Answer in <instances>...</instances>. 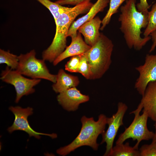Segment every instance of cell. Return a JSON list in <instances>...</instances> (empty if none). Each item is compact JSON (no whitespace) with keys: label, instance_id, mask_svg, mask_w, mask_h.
Returning <instances> with one entry per match:
<instances>
[{"label":"cell","instance_id":"1","mask_svg":"<svg viewBox=\"0 0 156 156\" xmlns=\"http://www.w3.org/2000/svg\"><path fill=\"white\" fill-rule=\"evenodd\" d=\"M136 0H127L120 7L121 13L118 21L120 29L123 34L129 49L140 51L151 39L149 36L141 37V29L146 28L148 24V12L142 13L137 10Z\"/></svg>","mask_w":156,"mask_h":156},{"label":"cell","instance_id":"2","mask_svg":"<svg viewBox=\"0 0 156 156\" xmlns=\"http://www.w3.org/2000/svg\"><path fill=\"white\" fill-rule=\"evenodd\" d=\"M90 0H87L62 12L55 22V34L49 46L42 53V59L50 62L54 60L66 47L67 35L75 19L79 15L87 13L93 5Z\"/></svg>","mask_w":156,"mask_h":156},{"label":"cell","instance_id":"3","mask_svg":"<svg viewBox=\"0 0 156 156\" xmlns=\"http://www.w3.org/2000/svg\"><path fill=\"white\" fill-rule=\"evenodd\" d=\"M107 118L104 114H101L95 121L93 117L83 116L81 119V127L78 135L71 143L57 149V153L65 156L83 146H88L97 150L99 145L97 142V138L105 131Z\"/></svg>","mask_w":156,"mask_h":156},{"label":"cell","instance_id":"4","mask_svg":"<svg viewBox=\"0 0 156 156\" xmlns=\"http://www.w3.org/2000/svg\"><path fill=\"white\" fill-rule=\"evenodd\" d=\"M114 46L112 40L101 33L96 42L85 53L90 69V79L100 78L109 69Z\"/></svg>","mask_w":156,"mask_h":156},{"label":"cell","instance_id":"5","mask_svg":"<svg viewBox=\"0 0 156 156\" xmlns=\"http://www.w3.org/2000/svg\"><path fill=\"white\" fill-rule=\"evenodd\" d=\"M142 109L138 105L136 109L130 113L134 114V119L130 125L125 128L124 131L119 135L116 144L124 143L127 140L131 138L134 141H137L133 147L138 150L139 144L142 140L152 139L154 133L150 131L148 128L147 122L148 117L147 113L143 111V113L140 115Z\"/></svg>","mask_w":156,"mask_h":156},{"label":"cell","instance_id":"6","mask_svg":"<svg viewBox=\"0 0 156 156\" xmlns=\"http://www.w3.org/2000/svg\"><path fill=\"white\" fill-rule=\"evenodd\" d=\"M36 55L35 51L32 50L26 54L18 56L19 63L16 70L31 79H43L55 83L56 75L50 73L45 60L37 58Z\"/></svg>","mask_w":156,"mask_h":156},{"label":"cell","instance_id":"7","mask_svg":"<svg viewBox=\"0 0 156 156\" xmlns=\"http://www.w3.org/2000/svg\"><path fill=\"white\" fill-rule=\"evenodd\" d=\"M1 79L14 87L16 92L15 100L18 102L24 95H27L34 92V87L41 81V79H29L23 76L16 70H13L7 66L1 73Z\"/></svg>","mask_w":156,"mask_h":156},{"label":"cell","instance_id":"8","mask_svg":"<svg viewBox=\"0 0 156 156\" xmlns=\"http://www.w3.org/2000/svg\"><path fill=\"white\" fill-rule=\"evenodd\" d=\"M128 109L127 105L120 102L117 104L116 112L110 117L107 118L108 128L102 134V140L101 144H106V150L104 156H110L114 139L120 127L123 125V119Z\"/></svg>","mask_w":156,"mask_h":156},{"label":"cell","instance_id":"9","mask_svg":"<svg viewBox=\"0 0 156 156\" xmlns=\"http://www.w3.org/2000/svg\"><path fill=\"white\" fill-rule=\"evenodd\" d=\"M9 109L15 116L13 124L8 129V131L10 133L16 130H21L27 133L29 137L33 136L38 139L40 138L41 135L48 136L52 139L57 137V135L55 133L47 134L38 132L31 128L29 124L27 118L33 113L32 108L28 107L23 108L19 106H11Z\"/></svg>","mask_w":156,"mask_h":156},{"label":"cell","instance_id":"10","mask_svg":"<svg viewBox=\"0 0 156 156\" xmlns=\"http://www.w3.org/2000/svg\"><path fill=\"white\" fill-rule=\"evenodd\" d=\"M135 69L139 73V76L134 88L142 96L148 84L156 81V54H147L144 64L136 67Z\"/></svg>","mask_w":156,"mask_h":156},{"label":"cell","instance_id":"11","mask_svg":"<svg viewBox=\"0 0 156 156\" xmlns=\"http://www.w3.org/2000/svg\"><path fill=\"white\" fill-rule=\"evenodd\" d=\"M57 98L63 108L69 112L77 110L80 104L88 101L90 99L88 95L82 94L76 87L59 93Z\"/></svg>","mask_w":156,"mask_h":156},{"label":"cell","instance_id":"12","mask_svg":"<svg viewBox=\"0 0 156 156\" xmlns=\"http://www.w3.org/2000/svg\"><path fill=\"white\" fill-rule=\"evenodd\" d=\"M109 2V0H97L86 15L73 21L68 30L67 37H70L71 39L75 38L79 27L94 18L98 13L103 11Z\"/></svg>","mask_w":156,"mask_h":156},{"label":"cell","instance_id":"13","mask_svg":"<svg viewBox=\"0 0 156 156\" xmlns=\"http://www.w3.org/2000/svg\"><path fill=\"white\" fill-rule=\"evenodd\" d=\"M71 39L70 45L66 47L64 51L53 62L54 66L68 57L83 54L91 47L83 40L81 34L79 32L75 38Z\"/></svg>","mask_w":156,"mask_h":156},{"label":"cell","instance_id":"14","mask_svg":"<svg viewBox=\"0 0 156 156\" xmlns=\"http://www.w3.org/2000/svg\"><path fill=\"white\" fill-rule=\"evenodd\" d=\"M139 105L146 112L148 118L156 121V81L149 83Z\"/></svg>","mask_w":156,"mask_h":156},{"label":"cell","instance_id":"15","mask_svg":"<svg viewBox=\"0 0 156 156\" xmlns=\"http://www.w3.org/2000/svg\"><path fill=\"white\" fill-rule=\"evenodd\" d=\"M101 23L99 17H95L83 23L78 30L83 36L86 43L90 47L96 42L100 36L99 30Z\"/></svg>","mask_w":156,"mask_h":156},{"label":"cell","instance_id":"16","mask_svg":"<svg viewBox=\"0 0 156 156\" xmlns=\"http://www.w3.org/2000/svg\"><path fill=\"white\" fill-rule=\"evenodd\" d=\"M79 83L78 77L67 73L64 70L60 69L56 75V82L52 86L56 93H60L70 88L77 86Z\"/></svg>","mask_w":156,"mask_h":156},{"label":"cell","instance_id":"17","mask_svg":"<svg viewBox=\"0 0 156 156\" xmlns=\"http://www.w3.org/2000/svg\"><path fill=\"white\" fill-rule=\"evenodd\" d=\"M110 156H140L139 150L130 146L128 142L116 144L113 147Z\"/></svg>","mask_w":156,"mask_h":156},{"label":"cell","instance_id":"18","mask_svg":"<svg viewBox=\"0 0 156 156\" xmlns=\"http://www.w3.org/2000/svg\"><path fill=\"white\" fill-rule=\"evenodd\" d=\"M127 0H110L109 9L104 17L102 20V25L100 30L104 29L109 24L112 16L118 12V10L121 5Z\"/></svg>","mask_w":156,"mask_h":156},{"label":"cell","instance_id":"19","mask_svg":"<svg viewBox=\"0 0 156 156\" xmlns=\"http://www.w3.org/2000/svg\"><path fill=\"white\" fill-rule=\"evenodd\" d=\"M18 56L6 51L0 49V64H5L13 70H16L18 66Z\"/></svg>","mask_w":156,"mask_h":156},{"label":"cell","instance_id":"20","mask_svg":"<svg viewBox=\"0 0 156 156\" xmlns=\"http://www.w3.org/2000/svg\"><path fill=\"white\" fill-rule=\"evenodd\" d=\"M47 8L50 12L55 22L60 14L67 10L68 7L63 6L50 0H36Z\"/></svg>","mask_w":156,"mask_h":156},{"label":"cell","instance_id":"21","mask_svg":"<svg viewBox=\"0 0 156 156\" xmlns=\"http://www.w3.org/2000/svg\"><path fill=\"white\" fill-rule=\"evenodd\" d=\"M156 30V2L153 5L151 10L148 12V24L143 33L144 37L149 36Z\"/></svg>","mask_w":156,"mask_h":156},{"label":"cell","instance_id":"22","mask_svg":"<svg viewBox=\"0 0 156 156\" xmlns=\"http://www.w3.org/2000/svg\"><path fill=\"white\" fill-rule=\"evenodd\" d=\"M85 53L81 55L78 73H81L86 79H90V69L87 59Z\"/></svg>","mask_w":156,"mask_h":156},{"label":"cell","instance_id":"23","mask_svg":"<svg viewBox=\"0 0 156 156\" xmlns=\"http://www.w3.org/2000/svg\"><path fill=\"white\" fill-rule=\"evenodd\" d=\"M81 55L71 57L65 65V70L70 72L78 73Z\"/></svg>","mask_w":156,"mask_h":156},{"label":"cell","instance_id":"24","mask_svg":"<svg viewBox=\"0 0 156 156\" xmlns=\"http://www.w3.org/2000/svg\"><path fill=\"white\" fill-rule=\"evenodd\" d=\"M139 151L140 156H156V142L142 145Z\"/></svg>","mask_w":156,"mask_h":156},{"label":"cell","instance_id":"25","mask_svg":"<svg viewBox=\"0 0 156 156\" xmlns=\"http://www.w3.org/2000/svg\"><path fill=\"white\" fill-rule=\"evenodd\" d=\"M136 7L138 11L144 13L148 12L150 6L147 0H140V2L137 4Z\"/></svg>","mask_w":156,"mask_h":156},{"label":"cell","instance_id":"26","mask_svg":"<svg viewBox=\"0 0 156 156\" xmlns=\"http://www.w3.org/2000/svg\"><path fill=\"white\" fill-rule=\"evenodd\" d=\"M87 0H57L55 2L61 5H76Z\"/></svg>","mask_w":156,"mask_h":156},{"label":"cell","instance_id":"27","mask_svg":"<svg viewBox=\"0 0 156 156\" xmlns=\"http://www.w3.org/2000/svg\"><path fill=\"white\" fill-rule=\"evenodd\" d=\"M150 35L152 41V44L149 51V52L151 53L154 51L156 47V30L152 32Z\"/></svg>","mask_w":156,"mask_h":156},{"label":"cell","instance_id":"28","mask_svg":"<svg viewBox=\"0 0 156 156\" xmlns=\"http://www.w3.org/2000/svg\"><path fill=\"white\" fill-rule=\"evenodd\" d=\"M155 123L154 124V127L155 128V132L154 133V137L152 139V142H156V121L155 122Z\"/></svg>","mask_w":156,"mask_h":156}]
</instances>
